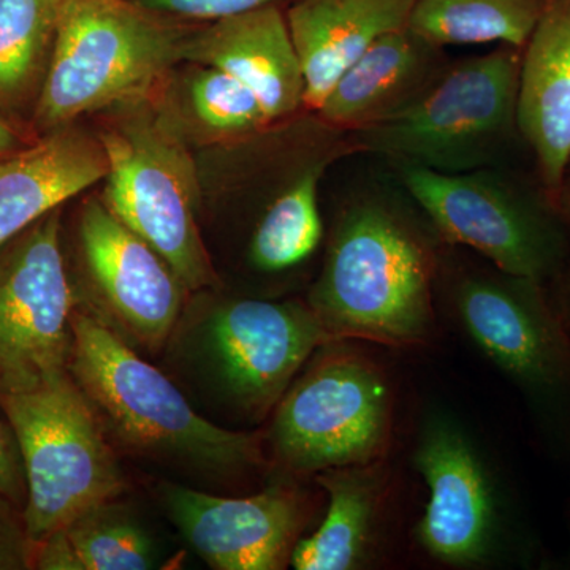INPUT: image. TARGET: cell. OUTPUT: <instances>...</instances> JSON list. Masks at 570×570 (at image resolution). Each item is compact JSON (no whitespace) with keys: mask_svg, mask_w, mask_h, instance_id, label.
I'll list each match as a JSON object with an SVG mask.
<instances>
[{"mask_svg":"<svg viewBox=\"0 0 570 570\" xmlns=\"http://www.w3.org/2000/svg\"><path fill=\"white\" fill-rule=\"evenodd\" d=\"M441 236L381 195L348 202L333 224L306 303L330 341L419 348L438 332Z\"/></svg>","mask_w":570,"mask_h":570,"instance_id":"1","label":"cell"},{"mask_svg":"<svg viewBox=\"0 0 570 570\" xmlns=\"http://www.w3.org/2000/svg\"><path fill=\"white\" fill-rule=\"evenodd\" d=\"M69 373L107 434L137 455L214 478L265 466L257 434L225 430L194 411L96 311L75 307Z\"/></svg>","mask_w":570,"mask_h":570,"instance_id":"2","label":"cell"},{"mask_svg":"<svg viewBox=\"0 0 570 570\" xmlns=\"http://www.w3.org/2000/svg\"><path fill=\"white\" fill-rule=\"evenodd\" d=\"M187 33L135 0H67L31 115L37 137L163 91Z\"/></svg>","mask_w":570,"mask_h":570,"instance_id":"3","label":"cell"},{"mask_svg":"<svg viewBox=\"0 0 570 570\" xmlns=\"http://www.w3.org/2000/svg\"><path fill=\"white\" fill-rule=\"evenodd\" d=\"M105 112L97 132L108 159L104 204L163 255L187 291L216 287L197 224L200 176L163 91Z\"/></svg>","mask_w":570,"mask_h":570,"instance_id":"4","label":"cell"},{"mask_svg":"<svg viewBox=\"0 0 570 570\" xmlns=\"http://www.w3.org/2000/svg\"><path fill=\"white\" fill-rule=\"evenodd\" d=\"M448 285L461 332L517 390L547 450L570 455V332L547 285L493 265L461 269Z\"/></svg>","mask_w":570,"mask_h":570,"instance_id":"5","label":"cell"},{"mask_svg":"<svg viewBox=\"0 0 570 570\" xmlns=\"http://www.w3.org/2000/svg\"><path fill=\"white\" fill-rule=\"evenodd\" d=\"M360 341L322 344L272 412L268 445L291 475L390 459L395 390Z\"/></svg>","mask_w":570,"mask_h":570,"instance_id":"6","label":"cell"},{"mask_svg":"<svg viewBox=\"0 0 570 570\" xmlns=\"http://www.w3.org/2000/svg\"><path fill=\"white\" fill-rule=\"evenodd\" d=\"M523 48L450 62L403 111L347 134L356 151L441 174L494 167L519 135L517 96Z\"/></svg>","mask_w":570,"mask_h":570,"instance_id":"7","label":"cell"},{"mask_svg":"<svg viewBox=\"0 0 570 570\" xmlns=\"http://www.w3.org/2000/svg\"><path fill=\"white\" fill-rule=\"evenodd\" d=\"M0 407L21 452L32 546L126 491L107 431L69 371L40 387L0 393Z\"/></svg>","mask_w":570,"mask_h":570,"instance_id":"8","label":"cell"},{"mask_svg":"<svg viewBox=\"0 0 570 570\" xmlns=\"http://www.w3.org/2000/svg\"><path fill=\"white\" fill-rule=\"evenodd\" d=\"M396 168L442 242L469 247L501 272L546 285L568 266L570 230L546 195L531 193L497 167L464 174Z\"/></svg>","mask_w":570,"mask_h":570,"instance_id":"9","label":"cell"},{"mask_svg":"<svg viewBox=\"0 0 570 570\" xmlns=\"http://www.w3.org/2000/svg\"><path fill=\"white\" fill-rule=\"evenodd\" d=\"M412 464L426 489L415 543L436 564L482 569L509 553L512 519L493 468L466 426L448 412H428Z\"/></svg>","mask_w":570,"mask_h":570,"instance_id":"10","label":"cell"},{"mask_svg":"<svg viewBox=\"0 0 570 570\" xmlns=\"http://www.w3.org/2000/svg\"><path fill=\"white\" fill-rule=\"evenodd\" d=\"M61 234L62 206L0 247V393L69 371L78 299Z\"/></svg>","mask_w":570,"mask_h":570,"instance_id":"11","label":"cell"},{"mask_svg":"<svg viewBox=\"0 0 570 570\" xmlns=\"http://www.w3.org/2000/svg\"><path fill=\"white\" fill-rule=\"evenodd\" d=\"M78 243L100 317L130 346L159 351L181 314L186 285L171 265L110 212L102 198L81 206Z\"/></svg>","mask_w":570,"mask_h":570,"instance_id":"12","label":"cell"},{"mask_svg":"<svg viewBox=\"0 0 570 570\" xmlns=\"http://www.w3.org/2000/svg\"><path fill=\"white\" fill-rule=\"evenodd\" d=\"M328 341L316 314L298 299H228L209 324L220 379L253 419L275 411L303 366Z\"/></svg>","mask_w":570,"mask_h":570,"instance_id":"13","label":"cell"},{"mask_svg":"<svg viewBox=\"0 0 570 570\" xmlns=\"http://www.w3.org/2000/svg\"><path fill=\"white\" fill-rule=\"evenodd\" d=\"M159 494L168 519L216 570L284 569L305 527V494L288 482L246 498L163 482Z\"/></svg>","mask_w":570,"mask_h":570,"instance_id":"14","label":"cell"},{"mask_svg":"<svg viewBox=\"0 0 570 570\" xmlns=\"http://www.w3.org/2000/svg\"><path fill=\"white\" fill-rule=\"evenodd\" d=\"M183 62L216 67L257 97L279 126L305 108V75L279 3L206 22L187 33Z\"/></svg>","mask_w":570,"mask_h":570,"instance_id":"15","label":"cell"},{"mask_svg":"<svg viewBox=\"0 0 570 570\" xmlns=\"http://www.w3.org/2000/svg\"><path fill=\"white\" fill-rule=\"evenodd\" d=\"M517 127L543 195L560 212L570 164V0L547 2L521 50Z\"/></svg>","mask_w":570,"mask_h":570,"instance_id":"16","label":"cell"},{"mask_svg":"<svg viewBox=\"0 0 570 570\" xmlns=\"http://www.w3.org/2000/svg\"><path fill=\"white\" fill-rule=\"evenodd\" d=\"M393 475L390 459L314 475L328 498V508L316 532L296 542L292 568L363 570L381 564L392 527Z\"/></svg>","mask_w":570,"mask_h":570,"instance_id":"17","label":"cell"},{"mask_svg":"<svg viewBox=\"0 0 570 570\" xmlns=\"http://www.w3.org/2000/svg\"><path fill=\"white\" fill-rule=\"evenodd\" d=\"M449 63L444 48L407 26L385 33L341 75L316 118L336 132H358L414 104Z\"/></svg>","mask_w":570,"mask_h":570,"instance_id":"18","label":"cell"},{"mask_svg":"<svg viewBox=\"0 0 570 570\" xmlns=\"http://www.w3.org/2000/svg\"><path fill=\"white\" fill-rule=\"evenodd\" d=\"M107 174L102 141L75 124L0 157V247Z\"/></svg>","mask_w":570,"mask_h":570,"instance_id":"19","label":"cell"},{"mask_svg":"<svg viewBox=\"0 0 570 570\" xmlns=\"http://www.w3.org/2000/svg\"><path fill=\"white\" fill-rule=\"evenodd\" d=\"M415 0H295L285 13L316 115L344 73L385 33L406 28Z\"/></svg>","mask_w":570,"mask_h":570,"instance_id":"20","label":"cell"},{"mask_svg":"<svg viewBox=\"0 0 570 570\" xmlns=\"http://www.w3.org/2000/svg\"><path fill=\"white\" fill-rule=\"evenodd\" d=\"M356 151L346 134L326 151L303 165L291 183L273 198L255 225L249 262L262 273H284L305 264L324 238L318 208V186L326 168L337 157Z\"/></svg>","mask_w":570,"mask_h":570,"instance_id":"21","label":"cell"},{"mask_svg":"<svg viewBox=\"0 0 570 570\" xmlns=\"http://www.w3.org/2000/svg\"><path fill=\"white\" fill-rule=\"evenodd\" d=\"M153 566L151 540L112 501L81 513L32 549V569L40 570H146Z\"/></svg>","mask_w":570,"mask_h":570,"instance_id":"22","label":"cell"},{"mask_svg":"<svg viewBox=\"0 0 570 570\" xmlns=\"http://www.w3.org/2000/svg\"><path fill=\"white\" fill-rule=\"evenodd\" d=\"M66 2L0 0V111L7 118H31Z\"/></svg>","mask_w":570,"mask_h":570,"instance_id":"23","label":"cell"},{"mask_svg":"<svg viewBox=\"0 0 570 570\" xmlns=\"http://www.w3.org/2000/svg\"><path fill=\"white\" fill-rule=\"evenodd\" d=\"M189 69L163 97L187 138L216 142L249 141L272 129L264 108L245 85L216 67L187 63ZM167 88V85L164 86Z\"/></svg>","mask_w":570,"mask_h":570,"instance_id":"24","label":"cell"},{"mask_svg":"<svg viewBox=\"0 0 570 570\" xmlns=\"http://www.w3.org/2000/svg\"><path fill=\"white\" fill-rule=\"evenodd\" d=\"M549 0H415L407 28L438 47L523 48Z\"/></svg>","mask_w":570,"mask_h":570,"instance_id":"25","label":"cell"},{"mask_svg":"<svg viewBox=\"0 0 570 570\" xmlns=\"http://www.w3.org/2000/svg\"><path fill=\"white\" fill-rule=\"evenodd\" d=\"M146 9L179 21L213 22L283 0H135Z\"/></svg>","mask_w":570,"mask_h":570,"instance_id":"26","label":"cell"},{"mask_svg":"<svg viewBox=\"0 0 570 570\" xmlns=\"http://www.w3.org/2000/svg\"><path fill=\"white\" fill-rule=\"evenodd\" d=\"M32 549L22 509L0 493V570L32 569Z\"/></svg>","mask_w":570,"mask_h":570,"instance_id":"27","label":"cell"},{"mask_svg":"<svg viewBox=\"0 0 570 570\" xmlns=\"http://www.w3.org/2000/svg\"><path fill=\"white\" fill-rule=\"evenodd\" d=\"M0 493L20 509H24L28 498L24 466L17 438L11 430L9 420L0 407Z\"/></svg>","mask_w":570,"mask_h":570,"instance_id":"28","label":"cell"},{"mask_svg":"<svg viewBox=\"0 0 570 570\" xmlns=\"http://www.w3.org/2000/svg\"><path fill=\"white\" fill-rule=\"evenodd\" d=\"M547 288H549L551 305L570 332V262L560 275L547 284Z\"/></svg>","mask_w":570,"mask_h":570,"instance_id":"29","label":"cell"},{"mask_svg":"<svg viewBox=\"0 0 570 570\" xmlns=\"http://www.w3.org/2000/svg\"><path fill=\"white\" fill-rule=\"evenodd\" d=\"M28 145V141L22 138L18 127L0 111V157L9 156V154L18 151L22 146Z\"/></svg>","mask_w":570,"mask_h":570,"instance_id":"30","label":"cell"},{"mask_svg":"<svg viewBox=\"0 0 570 570\" xmlns=\"http://www.w3.org/2000/svg\"><path fill=\"white\" fill-rule=\"evenodd\" d=\"M570 179V164L568 168V175H566V181ZM560 213L562 219L566 220L570 230V184H564V189H562L561 202H560Z\"/></svg>","mask_w":570,"mask_h":570,"instance_id":"31","label":"cell"}]
</instances>
